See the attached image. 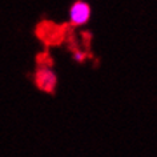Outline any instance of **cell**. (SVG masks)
Listing matches in <instances>:
<instances>
[{"instance_id":"obj_1","label":"cell","mask_w":157,"mask_h":157,"mask_svg":"<svg viewBox=\"0 0 157 157\" xmlns=\"http://www.w3.org/2000/svg\"><path fill=\"white\" fill-rule=\"evenodd\" d=\"M69 27V23L57 24L51 20H41L35 27V36L45 47H59L65 43V36Z\"/></svg>"},{"instance_id":"obj_2","label":"cell","mask_w":157,"mask_h":157,"mask_svg":"<svg viewBox=\"0 0 157 157\" xmlns=\"http://www.w3.org/2000/svg\"><path fill=\"white\" fill-rule=\"evenodd\" d=\"M35 85L37 87V89L49 93V95H55L56 91V85H57V77L55 75L51 68H45V67H37L36 72H35L33 77Z\"/></svg>"},{"instance_id":"obj_3","label":"cell","mask_w":157,"mask_h":157,"mask_svg":"<svg viewBox=\"0 0 157 157\" xmlns=\"http://www.w3.org/2000/svg\"><path fill=\"white\" fill-rule=\"evenodd\" d=\"M89 17H91V7L88 3L83 2V0H77L75 2L69 11V24L73 27H80L88 23Z\"/></svg>"},{"instance_id":"obj_4","label":"cell","mask_w":157,"mask_h":157,"mask_svg":"<svg viewBox=\"0 0 157 157\" xmlns=\"http://www.w3.org/2000/svg\"><path fill=\"white\" fill-rule=\"evenodd\" d=\"M36 64H37V67H45V68H51V67H53V59L49 55L48 51H44V52L37 53Z\"/></svg>"},{"instance_id":"obj_5","label":"cell","mask_w":157,"mask_h":157,"mask_svg":"<svg viewBox=\"0 0 157 157\" xmlns=\"http://www.w3.org/2000/svg\"><path fill=\"white\" fill-rule=\"evenodd\" d=\"M81 39H83V45H84V48H85V52L92 53L91 52V41H92V35H91V32H88V31H84V32H81Z\"/></svg>"}]
</instances>
